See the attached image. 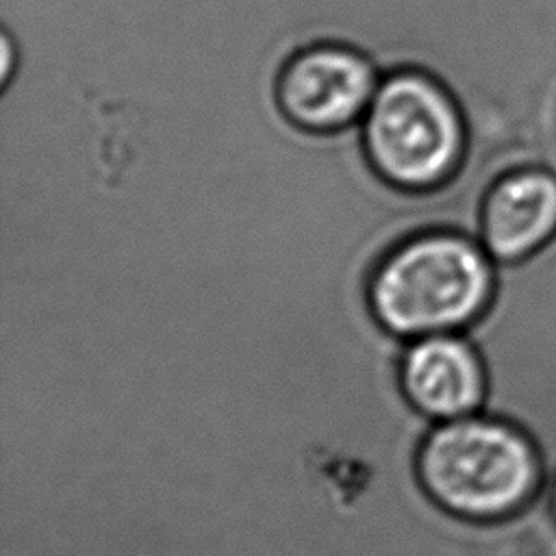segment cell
I'll list each match as a JSON object with an SVG mask.
<instances>
[{
  "label": "cell",
  "mask_w": 556,
  "mask_h": 556,
  "mask_svg": "<svg viewBox=\"0 0 556 556\" xmlns=\"http://www.w3.org/2000/svg\"><path fill=\"white\" fill-rule=\"evenodd\" d=\"M495 267L478 237L454 228H421L376 258L367 300L376 319L404 341L463 332L489 308Z\"/></svg>",
  "instance_id": "1"
},
{
  "label": "cell",
  "mask_w": 556,
  "mask_h": 556,
  "mask_svg": "<svg viewBox=\"0 0 556 556\" xmlns=\"http://www.w3.org/2000/svg\"><path fill=\"white\" fill-rule=\"evenodd\" d=\"M415 471L439 506L473 521L513 515L536 495L545 473L534 439L486 410L432 421L417 445Z\"/></svg>",
  "instance_id": "2"
},
{
  "label": "cell",
  "mask_w": 556,
  "mask_h": 556,
  "mask_svg": "<svg viewBox=\"0 0 556 556\" xmlns=\"http://www.w3.org/2000/svg\"><path fill=\"white\" fill-rule=\"evenodd\" d=\"M367 167L402 193L452 185L467 154V126L447 87L421 70L387 74L363 115Z\"/></svg>",
  "instance_id": "3"
},
{
  "label": "cell",
  "mask_w": 556,
  "mask_h": 556,
  "mask_svg": "<svg viewBox=\"0 0 556 556\" xmlns=\"http://www.w3.org/2000/svg\"><path fill=\"white\" fill-rule=\"evenodd\" d=\"M376 89V67L361 50L321 41L293 52L282 63L274 100L295 128L330 135L365 115Z\"/></svg>",
  "instance_id": "4"
},
{
  "label": "cell",
  "mask_w": 556,
  "mask_h": 556,
  "mask_svg": "<svg viewBox=\"0 0 556 556\" xmlns=\"http://www.w3.org/2000/svg\"><path fill=\"white\" fill-rule=\"evenodd\" d=\"M556 237V169L521 163L480 193L478 241L495 263H517Z\"/></svg>",
  "instance_id": "5"
},
{
  "label": "cell",
  "mask_w": 556,
  "mask_h": 556,
  "mask_svg": "<svg viewBox=\"0 0 556 556\" xmlns=\"http://www.w3.org/2000/svg\"><path fill=\"white\" fill-rule=\"evenodd\" d=\"M397 376L408 402L432 421L484 408L486 367L465 332H437L404 341Z\"/></svg>",
  "instance_id": "6"
}]
</instances>
